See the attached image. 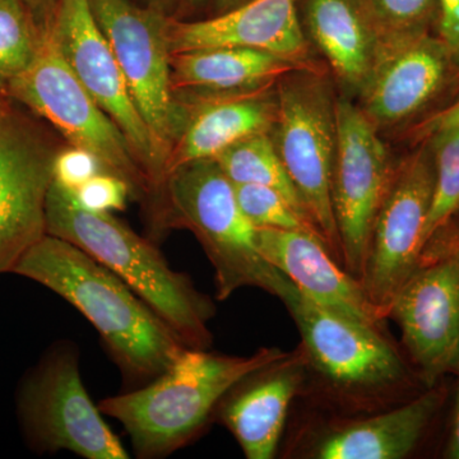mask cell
Instances as JSON below:
<instances>
[{"label":"cell","instance_id":"32","mask_svg":"<svg viewBox=\"0 0 459 459\" xmlns=\"http://www.w3.org/2000/svg\"><path fill=\"white\" fill-rule=\"evenodd\" d=\"M437 36L446 42L459 66V0H442Z\"/></svg>","mask_w":459,"mask_h":459},{"label":"cell","instance_id":"25","mask_svg":"<svg viewBox=\"0 0 459 459\" xmlns=\"http://www.w3.org/2000/svg\"><path fill=\"white\" fill-rule=\"evenodd\" d=\"M45 38L20 0H0V90L23 74L40 53Z\"/></svg>","mask_w":459,"mask_h":459},{"label":"cell","instance_id":"7","mask_svg":"<svg viewBox=\"0 0 459 459\" xmlns=\"http://www.w3.org/2000/svg\"><path fill=\"white\" fill-rule=\"evenodd\" d=\"M281 301L303 338L307 365L332 388L358 398L416 386L428 389L385 332L313 303L294 283Z\"/></svg>","mask_w":459,"mask_h":459},{"label":"cell","instance_id":"2","mask_svg":"<svg viewBox=\"0 0 459 459\" xmlns=\"http://www.w3.org/2000/svg\"><path fill=\"white\" fill-rule=\"evenodd\" d=\"M287 355L280 349H261L250 356L188 349L161 376L98 406L102 415L123 425L138 458L168 457L201 434L238 380Z\"/></svg>","mask_w":459,"mask_h":459},{"label":"cell","instance_id":"21","mask_svg":"<svg viewBox=\"0 0 459 459\" xmlns=\"http://www.w3.org/2000/svg\"><path fill=\"white\" fill-rule=\"evenodd\" d=\"M448 398L442 382L400 407L325 434L314 448L320 459H400L419 446Z\"/></svg>","mask_w":459,"mask_h":459},{"label":"cell","instance_id":"33","mask_svg":"<svg viewBox=\"0 0 459 459\" xmlns=\"http://www.w3.org/2000/svg\"><path fill=\"white\" fill-rule=\"evenodd\" d=\"M20 2L29 12L42 38L47 39L53 27L59 0H20Z\"/></svg>","mask_w":459,"mask_h":459},{"label":"cell","instance_id":"22","mask_svg":"<svg viewBox=\"0 0 459 459\" xmlns=\"http://www.w3.org/2000/svg\"><path fill=\"white\" fill-rule=\"evenodd\" d=\"M305 33L344 89L360 95L382 56L376 30L359 0H298Z\"/></svg>","mask_w":459,"mask_h":459},{"label":"cell","instance_id":"24","mask_svg":"<svg viewBox=\"0 0 459 459\" xmlns=\"http://www.w3.org/2000/svg\"><path fill=\"white\" fill-rule=\"evenodd\" d=\"M379 38L383 51L437 35L442 0H359Z\"/></svg>","mask_w":459,"mask_h":459},{"label":"cell","instance_id":"18","mask_svg":"<svg viewBox=\"0 0 459 459\" xmlns=\"http://www.w3.org/2000/svg\"><path fill=\"white\" fill-rule=\"evenodd\" d=\"M307 356L286 358L253 371L223 395L213 416L229 429L247 459L276 455L291 401L303 385Z\"/></svg>","mask_w":459,"mask_h":459},{"label":"cell","instance_id":"38","mask_svg":"<svg viewBox=\"0 0 459 459\" xmlns=\"http://www.w3.org/2000/svg\"><path fill=\"white\" fill-rule=\"evenodd\" d=\"M9 99L7 95H5L4 92H3L2 90H0V114L3 113V111L7 110L9 107H11V104H9Z\"/></svg>","mask_w":459,"mask_h":459},{"label":"cell","instance_id":"23","mask_svg":"<svg viewBox=\"0 0 459 459\" xmlns=\"http://www.w3.org/2000/svg\"><path fill=\"white\" fill-rule=\"evenodd\" d=\"M214 160L232 183L255 184L277 190L299 212L307 216L294 184L277 153L271 133H261L238 142Z\"/></svg>","mask_w":459,"mask_h":459},{"label":"cell","instance_id":"15","mask_svg":"<svg viewBox=\"0 0 459 459\" xmlns=\"http://www.w3.org/2000/svg\"><path fill=\"white\" fill-rule=\"evenodd\" d=\"M427 388L455 374L459 362V253L420 265L389 309Z\"/></svg>","mask_w":459,"mask_h":459},{"label":"cell","instance_id":"27","mask_svg":"<svg viewBox=\"0 0 459 459\" xmlns=\"http://www.w3.org/2000/svg\"><path fill=\"white\" fill-rule=\"evenodd\" d=\"M234 186L238 207L255 229L295 230L312 232L322 238L312 221L277 190L255 184Z\"/></svg>","mask_w":459,"mask_h":459},{"label":"cell","instance_id":"35","mask_svg":"<svg viewBox=\"0 0 459 459\" xmlns=\"http://www.w3.org/2000/svg\"><path fill=\"white\" fill-rule=\"evenodd\" d=\"M205 2L207 0H169V16L183 18L184 14L201 8Z\"/></svg>","mask_w":459,"mask_h":459},{"label":"cell","instance_id":"11","mask_svg":"<svg viewBox=\"0 0 459 459\" xmlns=\"http://www.w3.org/2000/svg\"><path fill=\"white\" fill-rule=\"evenodd\" d=\"M398 161L391 188L374 226L369 256L360 281L371 303L388 316L402 286L418 270L433 204L435 165L424 140Z\"/></svg>","mask_w":459,"mask_h":459},{"label":"cell","instance_id":"6","mask_svg":"<svg viewBox=\"0 0 459 459\" xmlns=\"http://www.w3.org/2000/svg\"><path fill=\"white\" fill-rule=\"evenodd\" d=\"M4 93L51 124L68 144L95 153L108 172L128 181L133 197L152 199L128 138L78 81L49 36L32 65L5 86Z\"/></svg>","mask_w":459,"mask_h":459},{"label":"cell","instance_id":"5","mask_svg":"<svg viewBox=\"0 0 459 459\" xmlns=\"http://www.w3.org/2000/svg\"><path fill=\"white\" fill-rule=\"evenodd\" d=\"M276 90L279 111L271 131L272 141L305 213L343 267L332 202L337 98L319 66L286 74L277 82Z\"/></svg>","mask_w":459,"mask_h":459},{"label":"cell","instance_id":"26","mask_svg":"<svg viewBox=\"0 0 459 459\" xmlns=\"http://www.w3.org/2000/svg\"><path fill=\"white\" fill-rule=\"evenodd\" d=\"M427 140L433 151L435 186L425 229V243L440 226L459 212V124L434 133Z\"/></svg>","mask_w":459,"mask_h":459},{"label":"cell","instance_id":"10","mask_svg":"<svg viewBox=\"0 0 459 459\" xmlns=\"http://www.w3.org/2000/svg\"><path fill=\"white\" fill-rule=\"evenodd\" d=\"M337 148L332 202L343 268L361 281L380 208L394 180V162L379 129L350 98L336 101Z\"/></svg>","mask_w":459,"mask_h":459},{"label":"cell","instance_id":"28","mask_svg":"<svg viewBox=\"0 0 459 459\" xmlns=\"http://www.w3.org/2000/svg\"><path fill=\"white\" fill-rule=\"evenodd\" d=\"M69 193V192H68ZM74 204L93 213H113L126 208L133 195L128 181L111 172L104 171L91 178L74 193H69Z\"/></svg>","mask_w":459,"mask_h":459},{"label":"cell","instance_id":"19","mask_svg":"<svg viewBox=\"0 0 459 459\" xmlns=\"http://www.w3.org/2000/svg\"><path fill=\"white\" fill-rule=\"evenodd\" d=\"M276 86L238 95L175 99L186 122L166 161L165 178L181 165L214 159L238 142L271 133L279 111Z\"/></svg>","mask_w":459,"mask_h":459},{"label":"cell","instance_id":"8","mask_svg":"<svg viewBox=\"0 0 459 459\" xmlns=\"http://www.w3.org/2000/svg\"><path fill=\"white\" fill-rule=\"evenodd\" d=\"M18 416L30 446L39 453L68 451L86 459H128L119 437L93 403L80 370V351L59 342L26 377Z\"/></svg>","mask_w":459,"mask_h":459},{"label":"cell","instance_id":"1","mask_svg":"<svg viewBox=\"0 0 459 459\" xmlns=\"http://www.w3.org/2000/svg\"><path fill=\"white\" fill-rule=\"evenodd\" d=\"M13 273L74 305L98 331L131 389L161 376L188 350L119 276L69 241L45 235Z\"/></svg>","mask_w":459,"mask_h":459},{"label":"cell","instance_id":"13","mask_svg":"<svg viewBox=\"0 0 459 459\" xmlns=\"http://www.w3.org/2000/svg\"><path fill=\"white\" fill-rule=\"evenodd\" d=\"M59 142L9 107L0 114V274L47 235L45 204Z\"/></svg>","mask_w":459,"mask_h":459},{"label":"cell","instance_id":"16","mask_svg":"<svg viewBox=\"0 0 459 459\" xmlns=\"http://www.w3.org/2000/svg\"><path fill=\"white\" fill-rule=\"evenodd\" d=\"M171 53L240 47L267 51L300 65H316L299 16L298 0H250L207 20L168 17Z\"/></svg>","mask_w":459,"mask_h":459},{"label":"cell","instance_id":"31","mask_svg":"<svg viewBox=\"0 0 459 459\" xmlns=\"http://www.w3.org/2000/svg\"><path fill=\"white\" fill-rule=\"evenodd\" d=\"M459 124V92L448 105L425 117L421 122L415 124L406 131V138H409L412 144L419 143L422 140L433 135L434 133L451 128Z\"/></svg>","mask_w":459,"mask_h":459},{"label":"cell","instance_id":"30","mask_svg":"<svg viewBox=\"0 0 459 459\" xmlns=\"http://www.w3.org/2000/svg\"><path fill=\"white\" fill-rule=\"evenodd\" d=\"M459 253V212L428 238L420 256V265ZM419 265V267H420Z\"/></svg>","mask_w":459,"mask_h":459},{"label":"cell","instance_id":"37","mask_svg":"<svg viewBox=\"0 0 459 459\" xmlns=\"http://www.w3.org/2000/svg\"><path fill=\"white\" fill-rule=\"evenodd\" d=\"M147 7H152L157 11L169 14V0H147Z\"/></svg>","mask_w":459,"mask_h":459},{"label":"cell","instance_id":"12","mask_svg":"<svg viewBox=\"0 0 459 459\" xmlns=\"http://www.w3.org/2000/svg\"><path fill=\"white\" fill-rule=\"evenodd\" d=\"M49 38L84 89L128 138L155 198L164 183V162L90 0H59Z\"/></svg>","mask_w":459,"mask_h":459},{"label":"cell","instance_id":"36","mask_svg":"<svg viewBox=\"0 0 459 459\" xmlns=\"http://www.w3.org/2000/svg\"><path fill=\"white\" fill-rule=\"evenodd\" d=\"M249 2L250 0H213L212 8L214 14H222Z\"/></svg>","mask_w":459,"mask_h":459},{"label":"cell","instance_id":"3","mask_svg":"<svg viewBox=\"0 0 459 459\" xmlns=\"http://www.w3.org/2000/svg\"><path fill=\"white\" fill-rule=\"evenodd\" d=\"M47 234L81 247L113 271L192 350H208V323L216 313L186 273L172 270L159 249L111 213L78 207L66 190L51 181L45 204Z\"/></svg>","mask_w":459,"mask_h":459},{"label":"cell","instance_id":"9","mask_svg":"<svg viewBox=\"0 0 459 459\" xmlns=\"http://www.w3.org/2000/svg\"><path fill=\"white\" fill-rule=\"evenodd\" d=\"M93 16L114 51L133 102L164 162L179 138L186 114L171 87V50L164 12L132 0H90Z\"/></svg>","mask_w":459,"mask_h":459},{"label":"cell","instance_id":"17","mask_svg":"<svg viewBox=\"0 0 459 459\" xmlns=\"http://www.w3.org/2000/svg\"><path fill=\"white\" fill-rule=\"evenodd\" d=\"M261 255L313 303L385 332L388 318L371 303L360 281L341 268L318 235L295 230L256 229Z\"/></svg>","mask_w":459,"mask_h":459},{"label":"cell","instance_id":"34","mask_svg":"<svg viewBox=\"0 0 459 459\" xmlns=\"http://www.w3.org/2000/svg\"><path fill=\"white\" fill-rule=\"evenodd\" d=\"M455 376H457V386H455V402H453L451 428H449L448 440L444 449V458L449 459H459V362Z\"/></svg>","mask_w":459,"mask_h":459},{"label":"cell","instance_id":"4","mask_svg":"<svg viewBox=\"0 0 459 459\" xmlns=\"http://www.w3.org/2000/svg\"><path fill=\"white\" fill-rule=\"evenodd\" d=\"M156 221L192 231L214 270L217 300L241 287L281 299L291 286L259 252L255 231L238 207L235 186L214 159L197 160L166 175L157 193Z\"/></svg>","mask_w":459,"mask_h":459},{"label":"cell","instance_id":"20","mask_svg":"<svg viewBox=\"0 0 459 459\" xmlns=\"http://www.w3.org/2000/svg\"><path fill=\"white\" fill-rule=\"evenodd\" d=\"M170 68L175 99H202L268 89L291 72L318 65L250 48L221 47L171 53Z\"/></svg>","mask_w":459,"mask_h":459},{"label":"cell","instance_id":"14","mask_svg":"<svg viewBox=\"0 0 459 459\" xmlns=\"http://www.w3.org/2000/svg\"><path fill=\"white\" fill-rule=\"evenodd\" d=\"M459 92V66L439 36L427 35L383 51L361 91L359 107L380 128L410 129Z\"/></svg>","mask_w":459,"mask_h":459},{"label":"cell","instance_id":"29","mask_svg":"<svg viewBox=\"0 0 459 459\" xmlns=\"http://www.w3.org/2000/svg\"><path fill=\"white\" fill-rule=\"evenodd\" d=\"M107 171L98 156L86 148L62 146L53 165V181L66 192L74 193L91 178Z\"/></svg>","mask_w":459,"mask_h":459}]
</instances>
